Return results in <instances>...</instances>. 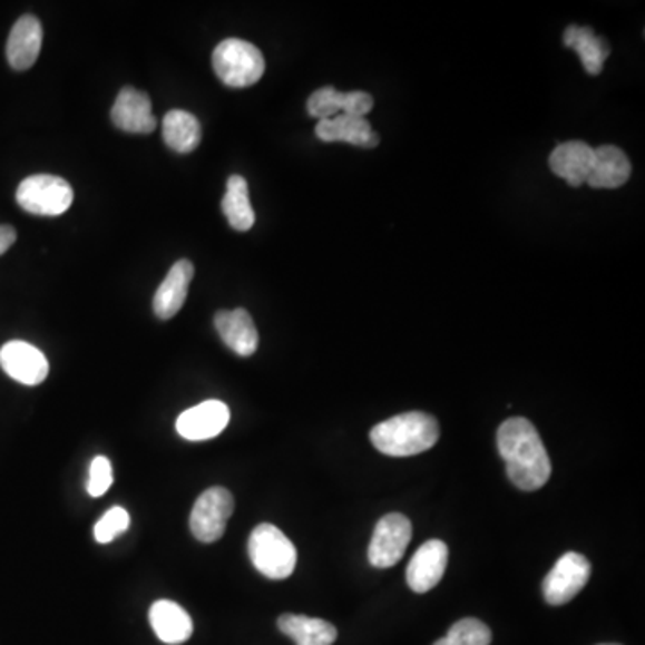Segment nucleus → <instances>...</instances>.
I'll use <instances>...</instances> for the list:
<instances>
[{"mask_svg": "<svg viewBox=\"0 0 645 645\" xmlns=\"http://www.w3.org/2000/svg\"><path fill=\"white\" fill-rule=\"evenodd\" d=\"M500 458L506 461L509 481L518 490L536 491L544 488L553 473L549 453L538 430L526 418H509L497 432Z\"/></svg>", "mask_w": 645, "mask_h": 645, "instance_id": "f257e3e1", "label": "nucleus"}, {"mask_svg": "<svg viewBox=\"0 0 645 645\" xmlns=\"http://www.w3.org/2000/svg\"><path fill=\"white\" fill-rule=\"evenodd\" d=\"M370 440L384 456L411 458L432 449L440 440V423L427 412L409 411L377 423Z\"/></svg>", "mask_w": 645, "mask_h": 645, "instance_id": "f03ea898", "label": "nucleus"}, {"mask_svg": "<svg viewBox=\"0 0 645 645\" xmlns=\"http://www.w3.org/2000/svg\"><path fill=\"white\" fill-rule=\"evenodd\" d=\"M247 553L256 570L275 582L287 579L296 568V547L273 524H261L253 529Z\"/></svg>", "mask_w": 645, "mask_h": 645, "instance_id": "7ed1b4c3", "label": "nucleus"}, {"mask_svg": "<svg viewBox=\"0 0 645 645\" xmlns=\"http://www.w3.org/2000/svg\"><path fill=\"white\" fill-rule=\"evenodd\" d=\"M215 76L225 82L226 87L246 88L255 85L266 72V60L253 43L238 38H228L215 47Z\"/></svg>", "mask_w": 645, "mask_h": 645, "instance_id": "20e7f679", "label": "nucleus"}, {"mask_svg": "<svg viewBox=\"0 0 645 645\" xmlns=\"http://www.w3.org/2000/svg\"><path fill=\"white\" fill-rule=\"evenodd\" d=\"M72 202V187L60 176H29L17 188V203L29 214L55 217L69 211Z\"/></svg>", "mask_w": 645, "mask_h": 645, "instance_id": "39448f33", "label": "nucleus"}, {"mask_svg": "<svg viewBox=\"0 0 645 645\" xmlns=\"http://www.w3.org/2000/svg\"><path fill=\"white\" fill-rule=\"evenodd\" d=\"M234 495L229 493L226 488L215 486L199 495L188 520L196 540L202 544H214L221 540L225 535L229 517L234 515Z\"/></svg>", "mask_w": 645, "mask_h": 645, "instance_id": "423d86ee", "label": "nucleus"}, {"mask_svg": "<svg viewBox=\"0 0 645 645\" xmlns=\"http://www.w3.org/2000/svg\"><path fill=\"white\" fill-rule=\"evenodd\" d=\"M412 538V526L402 512H390L380 518L371 538L368 559L375 568H390L399 564Z\"/></svg>", "mask_w": 645, "mask_h": 645, "instance_id": "0eeeda50", "label": "nucleus"}, {"mask_svg": "<svg viewBox=\"0 0 645 645\" xmlns=\"http://www.w3.org/2000/svg\"><path fill=\"white\" fill-rule=\"evenodd\" d=\"M590 574V561L583 554H564L544 579L541 588H544L545 600L553 606L567 605L585 588Z\"/></svg>", "mask_w": 645, "mask_h": 645, "instance_id": "6e6552de", "label": "nucleus"}, {"mask_svg": "<svg viewBox=\"0 0 645 645\" xmlns=\"http://www.w3.org/2000/svg\"><path fill=\"white\" fill-rule=\"evenodd\" d=\"M0 368L23 385L41 384L49 375L46 355L26 341H10L0 349Z\"/></svg>", "mask_w": 645, "mask_h": 645, "instance_id": "1a4fd4ad", "label": "nucleus"}, {"mask_svg": "<svg viewBox=\"0 0 645 645\" xmlns=\"http://www.w3.org/2000/svg\"><path fill=\"white\" fill-rule=\"evenodd\" d=\"M449 564V547L441 540L421 545L408 565V585L417 594H426L440 585Z\"/></svg>", "mask_w": 645, "mask_h": 645, "instance_id": "9d476101", "label": "nucleus"}, {"mask_svg": "<svg viewBox=\"0 0 645 645\" xmlns=\"http://www.w3.org/2000/svg\"><path fill=\"white\" fill-rule=\"evenodd\" d=\"M229 409L219 400H208L187 409L176 420L178 434L188 441L212 440L228 427Z\"/></svg>", "mask_w": 645, "mask_h": 645, "instance_id": "9b49d317", "label": "nucleus"}, {"mask_svg": "<svg viewBox=\"0 0 645 645\" xmlns=\"http://www.w3.org/2000/svg\"><path fill=\"white\" fill-rule=\"evenodd\" d=\"M152 99L137 88L120 90L111 108V120L126 134L147 135L156 129V117L152 110Z\"/></svg>", "mask_w": 645, "mask_h": 645, "instance_id": "f8f14e48", "label": "nucleus"}, {"mask_svg": "<svg viewBox=\"0 0 645 645\" xmlns=\"http://www.w3.org/2000/svg\"><path fill=\"white\" fill-rule=\"evenodd\" d=\"M214 325L223 343L241 358H250L258 349V332L246 309L217 312Z\"/></svg>", "mask_w": 645, "mask_h": 645, "instance_id": "ddd939ff", "label": "nucleus"}, {"mask_svg": "<svg viewBox=\"0 0 645 645\" xmlns=\"http://www.w3.org/2000/svg\"><path fill=\"white\" fill-rule=\"evenodd\" d=\"M41 40H43V29L37 17L26 14L17 20L6 46V56L11 67L14 70L31 69L40 56Z\"/></svg>", "mask_w": 645, "mask_h": 645, "instance_id": "4468645a", "label": "nucleus"}, {"mask_svg": "<svg viewBox=\"0 0 645 645\" xmlns=\"http://www.w3.org/2000/svg\"><path fill=\"white\" fill-rule=\"evenodd\" d=\"M592 165H594V149L582 140L559 144L550 153V170L573 187H582L586 184V179L590 176Z\"/></svg>", "mask_w": 645, "mask_h": 645, "instance_id": "2eb2a0df", "label": "nucleus"}, {"mask_svg": "<svg viewBox=\"0 0 645 645\" xmlns=\"http://www.w3.org/2000/svg\"><path fill=\"white\" fill-rule=\"evenodd\" d=\"M193 276L194 266L190 261H179L170 267L169 275L165 276L160 287L156 289L155 300H153L156 317L164 321L170 320L182 311Z\"/></svg>", "mask_w": 645, "mask_h": 645, "instance_id": "dca6fc26", "label": "nucleus"}, {"mask_svg": "<svg viewBox=\"0 0 645 645\" xmlns=\"http://www.w3.org/2000/svg\"><path fill=\"white\" fill-rule=\"evenodd\" d=\"M316 137L323 143H349L353 146L367 147V149L377 147L380 143L379 135L371 129L367 119L344 114L332 119L320 120L316 126Z\"/></svg>", "mask_w": 645, "mask_h": 645, "instance_id": "f3484780", "label": "nucleus"}, {"mask_svg": "<svg viewBox=\"0 0 645 645\" xmlns=\"http://www.w3.org/2000/svg\"><path fill=\"white\" fill-rule=\"evenodd\" d=\"M149 623L155 635L167 645L185 644L194 633L193 618L173 600H156L149 609Z\"/></svg>", "mask_w": 645, "mask_h": 645, "instance_id": "a211bd4d", "label": "nucleus"}, {"mask_svg": "<svg viewBox=\"0 0 645 645\" xmlns=\"http://www.w3.org/2000/svg\"><path fill=\"white\" fill-rule=\"evenodd\" d=\"M632 176V162L623 149L600 146L594 149V165L586 184L592 188L623 187Z\"/></svg>", "mask_w": 645, "mask_h": 645, "instance_id": "6ab92c4d", "label": "nucleus"}, {"mask_svg": "<svg viewBox=\"0 0 645 645\" xmlns=\"http://www.w3.org/2000/svg\"><path fill=\"white\" fill-rule=\"evenodd\" d=\"M565 46L570 47L582 58L583 67L592 76L603 72L605 61L612 55V47L603 37H597L590 28L570 26L565 31Z\"/></svg>", "mask_w": 645, "mask_h": 645, "instance_id": "aec40b11", "label": "nucleus"}, {"mask_svg": "<svg viewBox=\"0 0 645 645\" xmlns=\"http://www.w3.org/2000/svg\"><path fill=\"white\" fill-rule=\"evenodd\" d=\"M280 632L293 638L296 645H332L338 641L334 624L305 615L285 614L278 618Z\"/></svg>", "mask_w": 645, "mask_h": 645, "instance_id": "412c9836", "label": "nucleus"}, {"mask_svg": "<svg viewBox=\"0 0 645 645\" xmlns=\"http://www.w3.org/2000/svg\"><path fill=\"white\" fill-rule=\"evenodd\" d=\"M164 140L176 153H193L202 143V124L193 114L173 110L165 115Z\"/></svg>", "mask_w": 645, "mask_h": 645, "instance_id": "4be33fe9", "label": "nucleus"}, {"mask_svg": "<svg viewBox=\"0 0 645 645\" xmlns=\"http://www.w3.org/2000/svg\"><path fill=\"white\" fill-rule=\"evenodd\" d=\"M223 214L226 215L229 226L237 232H247L255 225V212L250 202V188L243 176H229L226 194L221 203Z\"/></svg>", "mask_w": 645, "mask_h": 645, "instance_id": "5701e85b", "label": "nucleus"}, {"mask_svg": "<svg viewBox=\"0 0 645 645\" xmlns=\"http://www.w3.org/2000/svg\"><path fill=\"white\" fill-rule=\"evenodd\" d=\"M491 632L477 618H462L450 627L449 633L434 645H490Z\"/></svg>", "mask_w": 645, "mask_h": 645, "instance_id": "b1692460", "label": "nucleus"}, {"mask_svg": "<svg viewBox=\"0 0 645 645\" xmlns=\"http://www.w3.org/2000/svg\"><path fill=\"white\" fill-rule=\"evenodd\" d=\"M344 92H338L334 87H323L309 97L307 111L317 120L332 119L343 114Z\"/></svg>", "mask_w": 645, "mask_h": 645, "instance_id": "393cba45", "label": "nucleus"}, {"mask_svg": "<svg viewBox=\"0 0 645 645\" xmlns=\"http://www.w3.org/2000/svg\"><path fill=\"white\" fill-rule=\"evenodd\" d=\"M129 515L124 508H111L102 515L101 520L94 527V536L99 544H110L117 536L128 531Z\"/></svg>", "mask_w": 645, "mask_h": 645, "instance_id": "a878e982", "label": "nucleus"}, {"mask_svg": "<svg viewBox=\"0 0 645 645\" xmlns=\"http://www.w3.org/2000/svg\"><path fill=\"white\" fill-rule=\"evenodd\" d=\"M114 482V470H111L110 459L105 456H97L90 465V477H88L87 491L90 497H102L110 490Z\"/></svg>", "mask_w": 645, "mask_h": 645, "instance_id": "bb28decb", "label": "nucleus"}, {"mask_svg": "<svg viewBox=\"0 0 645 645\" xmlns=\"http://www.w3.org/2000/svg\"><path fill=\"white\" fill-rule=\"evenodd\" d=\"M373 110V97L367 92H346L344 94V115H352V117H362L367 119V115Z\"/></svg>", "mask_w": 645, "mask_h": 645, "instance_id": "cd10ccee", "label": "nucleus"}, {"mask_svg": "<svg viewBox=\"0 0 645 645\" xmlns=\"http://www.w3.org/2000/svg\"><path fill=\"white\" fill-rule=\"evenodd\" d=\"M14 241H17V232L13 226H0V255H4L13 246Z\"/></svg>", "mask_w": 645, "mask_h": 645, "instance_id": "c85d7f7f", "label": "nucleus"}, {"mask_svg": "<svg viewBox=\"0 0 645 645\" xmlns=\"http://www.w3.org/2000/svg\"><path fill=\"white\" fill-rule=\"evenodd\" d=\"M600 645H618V644H600Z\"/></svg>", "mask_w": 645, "mask_h": 645, "instance_id": "c756f323", "label": "nucleus"}]
</instances>
